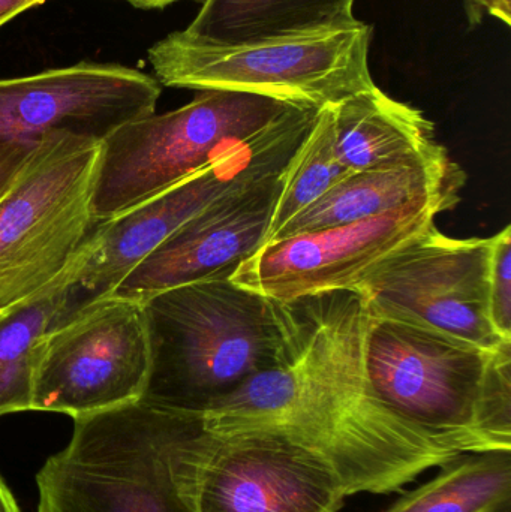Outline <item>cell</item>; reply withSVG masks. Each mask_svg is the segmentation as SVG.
Listing matches in <instances>:
<instances>
[{"label": "cell", "mask_w": 511, "mask_h": 512, "mask_svg": "<svg viewBox=\"0 0 511 512\" xmlns=\"http://www.w3.org/2000/svg\"><path fill=\"white\" fill-rule=\"evenodd\" d=\"M0 512H20L14 496L0 478Z\"/></svg>", "instance_id": "d4e9b609"}, {"label": "cell", "mask_w": 511, "mask_h": 512, "mask_svg": "<svg viewBox=\"0 0 511 512\" xmlns=\"http://www.w3.org/2000/svg\"><path fill=\"white\" fill-rule=\"evenodd\" d=\"M468 18L473 26L486 17L498 18L504 24L511 23V0H464Z\"/></svg>", "instance_id": "603a6c76"}, {"label": "cell", "mask_w": 511, "mask_h": 512, "mask_svg": "<svg viewBox=\"0 0 511 512\" xmlns=\"http://www.w3.org/2000/svg\"><path fill=\"white\" fill-rule=\"evenodd\" d=\"M356 0H203L182 32L215 45L251 44L353 26Z\"/></svg>", "instance_id": "e0dca14e"}, {"label": "cell", "mask_w": 511, "mask_h": 512, "mask_svg": "<svg viewBox=\"0 0 511 512\" xmlns=\"http://www.w3.org/2000/svg\"><path fill=\"white\" fill-rule=\"evenodd\" d=\"M71 276L72 264L44 291L0 309V417L32 411L39 346L65 313Z\"/></svg>", "instance_id": "ac0fdd59"}, {"label": "cell", "mask_w": 511, "mask_h": 512, "mask_svg": "<svg viewBox=\"0 0 511 512\" xmlns=\"http://www.w3.org/2000/svg\"><path fill=\"white\" fill-rule=\"evenodd\" d=\"M492 237L452 239L437 227L387 256L354 291L368 315L428 325L485 349L510 343L489 316Z\"/></svg>", "instance_id": "8fae6325"}, {"label": "cell", "mask_w": 511, "mask_h": 512, "mask_svg": "<svg viewBox=\"0 0 511 512\" xmlns=\"http://www.w3.org/2000/svg\"><path fill=\"white\" fill-rule=\"evenodd\" d=\"M511 501V451L461 454L384 512H503Z\"/></svg>", "instance_id": "d6986e66"}, {"label": "cell", "mask_w": 511, "mask_h": 512, "mask_svg": "<svg viewBox=\"0 0 511 512\" xmlns=\"http://www.w3.org/2000/svg\"><path fill=\"white\" fill-rule=\"evenodd\" d=\"M150 373L143 301L108 295L57 322L42 339L32 411L74 418L140 402Z\"/></svg>", "instance_id": "9c48e42d"}, {"label": "cell", "mask_w": 511, "mask_h": 512, "mask_svg": "<svg viewBox=\"0 0 511 512\" xmlns=\"http://www.w3.org/2000/svg\"><path fill=\"white\" fill-rule=\"evenodd\" d=\"M489 316L503 339L511 340V228L492 237Z\"/></svg>", "instance_id": "44dd1931"}, {"label": "cell", "mask_w": 511, "mask_h": 512, "mask_svg": "<svg viewBox=\"0 0 511 512\" xmlns=\"http://www.w3.org/2000/svg\"><path fill=\"white\" fill-rule=\"evenodd\" d=\"M161 84L117 63L80 62L0 80V144L39 143L54 134L102 141L156 113Z\"/></svg>", "instance_id": "4fadbf2b"}, {"label": "cell", "mask_w": 511, "mask_h": 512, "mask_svg": "<svg viewBox=\"0 0 511 512\" xmlns=\"http://www.w3.org/2000/svg\"><path fill=\"white\" fill-rule=\"evenodd\" d=\"M194 512H339L348 498L332 466L278 430L210 432L188 445Z\"/></svg>", "instance_id": "30bf717a"}, {"label": "cell", "mask_w": 511, "mask_h": 512, "mask_svg": "<svg viewBox=\"0 0 511 512\" xmlns=\"http://www.w3.org/2000/svg\"><path fill=\"white\" fill-rule=\"evenodd\" d=\"M150 373L140 402L201 415L260 373L282 366L299 342V313L230 277L186 283L144 298Z\"/></svg>", "instance_id": "7a4b0ae2"}, {"label": "cell", "mask_w": 511, "mask_h": 512, "mask_svg": "<svg viewBox=\"0 0 511 512\" xmlns=\"http://www.w3.org/2000/svg\"><path fill=\"white\" fill-rule=\"evenodd\" d=\"M348 174L336 153L332 105H327L318 110L311 131L285 171L267 242Z\"/></svg>", "instance_id": "ffe728a7"}, {"label": "cell", "mask_w": 511, "mask_h": 512, "mask_svg": "<svg viewBox=\"0 0 511 512\" xmlns=\"http://www.w3.org/2000/svg\"><path fill=\"white\" fill-rule=\"evenodd\" d=\"M372 35L371 24L360 20L342 29L239 45L206 44L177 30L147 56L164 86L323 108L377 86L369 68Z\"/></svg>", "instance_id": "5b68a950"}, {"label": "cell", "mask_w": 511, "mask_h": 512, "mask_svg": "<svg viewBox=\"0 0 511 512\" xmlns=\"http://www.w3.org/2000/svg\"><path fill=\"white\" fill-rule=\"evenodd\" d=\"M125 2L140 9H162L165 6L173 5V3L182 2V0H125Z\"/></svg>", "instance_id": "484cf974"}, {"label": "cell", "mask_w": 511, "mask_h": 512, "mask_svg": "<svg viewBox=\"0 0 511 512\" xmlns=\"http://www.w3.org/2000/svg\"><path fill=\"white\" fill-rule=\"evenodd\" d=\"M293 107L249 93L204 90L177 110L120 126L101 144L93 222L108 221L209 167Z\"/></svg>", "instance_id": "52a82bcc"}, {"label": "cell", "mask_w": 511, "mask_h": 512, "mask_svg": "<svg viewBox=\"0 0 511 512\" xmlns=\"http://www.w3.org/2000/svg\"><path fill=\"white\" fill-rule=\"evenodd\" d=\"M336 153L348 173L434 152L435 126L422 111L378 86L332 105Z\"/></svg>", "instance_id": "2e32d148"}, {"label": "cell", "mask_w": 511, "mask_h": 512, "mask_svg": "<svg viewBox=\"0 0 511 512\" xmlns=\"http://www.w3.org/2000/svg\"><path fill=\"white\" fill-rule=\"evenodd\" d=\"M318 110L296 105L257 137L209 167L95 224L72 261L71 286L62 319L113 295L138 264L210 204L287 170L311 131Z\"/></svg>", "instance_id": "8992f818"}, {"label": "cell", "mask_w": 511, "mask_h": 512, "mask_svg": "<svg viewBox=\"0 0 511 512\" xmlns=\"http://www.w3.org/2000/svg\"><path fill=\"white\" fill-rule=\"evenodd\" d=\"M44 2L45 0H0V27L5 26L8 21L20 15L21 12Z\"/></svg>", "instance_id": "cb8c5ba5"}, {"label": "cell", "mask_w": 511, "mask_h": 512, "mask_svg": "<svg viewBox=\"0 0 511 512\" xmlns=\"http://www.w3.org/2000/svg\"><path fill=\"white\" fill-rule=\"evenodd\" d=\"M293 303L300 324L293 357L201 414L204 429L287 433L332 466L347 496L401 492L461 456L402 420L369 387L362 363L366 310L356 291Z\"/></svg>", "instance_id": "6da1fadb"}, {"label": "cell", "mask_w": 511, "mask_h": 512, "mask_svg": "<svg viewBox=\"0 0 511 512\" xmlns=\"http://www.w3.org/2000/svg\"><path fill=\"white\" fill-rule=\"evenodd\" d=\"M465 182L467 174L443 146L408 161L356 171L294 216L273 240L362 221L423 198L461 194Z\"/></svg>", "instance_id": "9a60e30c"}, {"label": "cell", "mask_w": 511, "mask_h": 512, "mask_svg": "<svg viewBox=\"0 0 511 512\" xmlns=\"http://www.w3.org/2000/svg\"><path fill=\"white\" fill-rule=\"evenodd\" d=\"M459 194L413 201L351 224L272 240L237 267L230 279L284 303L354 291L378 264L434 227Z\"/></svg>", "instance_id": "7c38bea8"}, {"label": "cell", "mask_w": 511, "mask_h": 512, "mask_svg": "<svg viewBox=\"0 0 511 512\" xmlns=\"http://www.w3.org/2000/svg\"><path fill=\"white\" fill-rule=\"evenodd\" d=\"M366 381L402 420L458 454L511 451V342L485 349L366 313Z\"/></svg>", "instance_id": "3957f363"}, {"label": "cell", "mask_w": 511, "mask_h": 512, "mask_svg": "<svg viewBox=\"0 0 511 512\" xmlns=\"http://www.w3.org/2000/svg\"><path fill=\"white\" fill-rule=\"evenodd\" d=\"M285 171L233 192L189 219L113 295L144 300L186 283L231 277L269 240Z\"/></svg>", "instance_id": "5bb4252c"}, {"label": "cell", "mask_w": 511, "mask_h": 512, "mask_svg": "<svg viewBox=\"0 0 511 512\" xmlns=\"http://www.w3.org/2000/svg\"><path fill=\"white\" fill-rule=\"evenodd\" d=\"M39 143L0 144V198L11 188Z\"/></svg>", "instance_id": "7402d4cb"}, {"label": "cell", "mask_w": 511, "mask_h": 512, "mask_svg": "<svg viewBox=\"0 0 511 512\" xmlns=\"http://www.w3.org/2000/svg\"><path fill=\"white\" fill-rule=\"evenodd\" d=\"M200 415L143 402L74 418L36 475L38 512H194L188 445Z\"/></svg>", "instance_id": "277c9868"}, {"label": "cell", "mask_w": 511, "mask_h": 512, "mask_svg": "<svg viewBox=\"0 0 511 512\" xmlns=\"http://www.w3.org/2000/svg\"><path fill=\"white\" fill-rule=\"evenodd\" d=\"M101 144L45 137L0 198V309L44 291L71 267L95 227Z\"/></svg>", "instance_id": "ba28073f"}]
</instances>
